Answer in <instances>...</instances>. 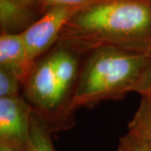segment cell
Wrapping results in <instances>:
<instances>
[{"label":"cell","mask_w":151,"mask_h":151,"mask_svg":"<svg viewBox=\"0 0 151 151\" xmlns=\"http://www.w3.org/2000/svg\"><path fill=\"white\" fill-rule=\"evenodd\" d=\"M57 43L80 55L114 47L151 52V0H102L66 24Z\"/></svg>","instance_id":"6da1fadb"},{"label":"cell","mask_w":151,"mask_h":151,"mask_svg":"<svg viewBox=\"0 0 151 151\" xmlns=\"http://www.w3.org/2000/svg\"><path fill=\"white\" fill-rule=\"evenodd\" d=\"M68 105V114L92 108L107 100H119L137 89L151 59V52L103 47L86 53Z\"/></svg>","instance_id":"7a4b0ae2"},{"label":"cell","mask_w":151,"mask_h":151,"mask_svg":"<svg viewBox=\"0 0 151 151\" xmlns=\"http://www.w3.org/2000/svg\"><path fill=\"white\" fill-rule=\"evenodd\" d=\"M81 9H82L73 7L50 8L44 13L41 18L21 33L28 58L32 65L57 43L66 24Z\"/></svg>","instance_id":"3957f363"},{"label":"cell","mask_w":151,"mask_h":151,"mask_svg":"<svg viewBox=\"0 0 151 151\" xmlns=\"http://www.w3.org/2000/svg\"><path fill=\"white\" fill-rule=\"evenodd\" d=\"M32 113L24 97H0V143L18 151H29Z\"/></svg>","instance_id":"277c9868"},{"label":"cell","mask_w":151,"mask_h":151,"mask_svg":"<svg viewBox=\"0 0 151 151\" xmlns=\"http://www.w3.org/2000/svg\"><path fill=\"white\" fill-rule=\"evenodd\" d=\"M50 53L65 116L73 124V119L69 116L67 109L79 75V58L81 55L60 43L55 44L50 50Z\"/></svg>","instance_id":"5b68a950"},{"label":"cell","mask_w":151,"mask_h":151,"mask_svg":"<svg viewBox=\"0 0 151 151\" xmlns=\"http://www.w3.org/2000/svg\"><path fill=\"white\" fill-rule=\"evenodd\" d=\"M0 66L12 70L23 84L26 81L33 65L28 58L22 34L1 33Z\"/></svg>","instance_id":"8992f818"},{"label":"cell","mask_w":151,"mask_h":151,"mask_svg":"<svg viewBox=\"0 0 151 151\" xmlns=\"http://www.w3.org/2000/svg\"><path fill=\"white\" fill-rule=\"evenodd\" d=\"M35 9L16 0H0L1 33L20 34L35 20Z\"/></svg>","instance_id":"52a82bcc"},{"label":"cell","mask_w":151,"mask_h":151,"mask_svg":"<svg viewBox=\"0 0 151 151\" xmlns=\"http://www.w3.org/2000/svg\"><path fill=\"white\" fill-rule=\"evenodd\" d=\"M138 110L130 120L129 131L139 135L151 144V93L142 94Z\"/></svg>","instance_id":"ba28073f"},{"label":"cell","mask_w":151,"mask_h":151,"mask_svg":"<svg viewBox=\"0 0 151 151\" xmlns=\"http://www.w3.org/2000/svg\"><path fill=\"white\" fill-rule=\"evenodd\" d=\"M51 134L33 110L30 119L29 151H55L51 140Z\"/></svg>","instance_id":"9c48e42d"},{"label":"cell","mask_w":151,"mask_h":151,"mask_svg":"<svg viewBox=\"0 0 151 151\" xmlns=\"http://www.w3.org/2000/svg\"><path fill=\"white\" fill-rule=\"evenodd\" d=\"M20 81L12 70L0 66V97H14L19 95Z\"/></svg>","instance_id":"30bf717a"},{"label":"cell","mask_w":151,"mask_h":151,"mask_svg":"<svg viewBox=\"0 0 151 151\" xmlns=\"http://www.w3.org/2000/svg\"><path fill=\"white\" fill-rule=\"evenodd\" d=\"M117 151H151V144L132 131L120 138Z\"/></svg>","instance_id":"8fae6325"},{"label":"cell","mask_w":151,"mask_h":151,"mask_svg":"<svg viewBox=\"0 0 151 151\" xmlns=\"http://www.w3.org/2000/svg\"><path fill=\"white\" fill-rule=\"evenodd\" d=\"M102 0H41L42 13L53 7H73V8H86Z\"/></svg>","instance_id":"7c38bea8"},{"label":"cell","mask_w":151,"mask_h":151,"mask_svg":"<svg viewBox=\"0 0 151 151\" xmlns=\"http://www.w3.org/2000/svg\"><path fill=\"white\" fill-rule=\"evenodd\" d=\"M136 92H138L140 95L145 93H151V59Z\"/></svg>","instance_id":"4fadbf2b"},{"label":"cell","mask_w":151,"mask_h":151,"mask_svg":"<svg viewBox=\"0 0 151 151\" xmlns=\"http://www.w3.org/2000/svg\"><path fill=\"white\" fill-rule=\"evenodd\" d=\"M16 1H19L22 4H24L29 6V7L32 8L35 10H39L40 12L42 13V10H41V0H16Z\"/></svg>","instance_id":"5bb4252c"},{"label":"cell","mask_w":151,"mask_h":151,"mask_svg":"<svg viewBox=\"0 0 151 151\" xmlns=\"http://www.w3.org/2000/svg\"><path fill=\"white\" fill-rule=\"evenodd\" d=\"M0 151H18L14 150V148H12L10 146L7 145L5 144L0 143Z\"/></svg>","instance_id":"9a60e30c"}]
</instances>
